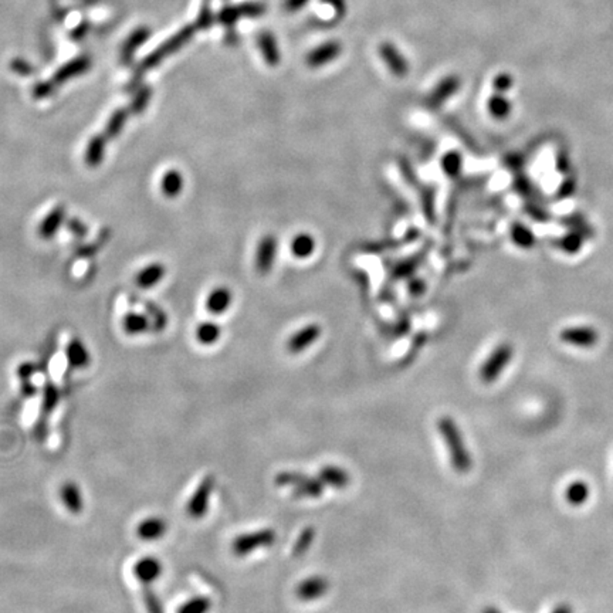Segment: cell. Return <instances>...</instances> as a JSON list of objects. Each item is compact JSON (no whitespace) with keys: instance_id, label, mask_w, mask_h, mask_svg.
I'll return each instance as SVG.
<instances>
[{"instance_id":"obj_9","label":"cell","mask_w":613,"mask_h":613,"mask_svg":"<svg viewBox=\"0 0 613 613\" xmlns=\"http://www.w3.org/2000/svg\"><path fill=\"white\" fill-rule=\"evenodd\" d=\"M137 535L140 540L152 543L163 538L168 533V523L158 516H151L140 521L137 526Z\"/></svg>"},{"instance_id":"obj_31","label":"cell","mask_w":613,"mask_h":613,"mask_svg":"<svg viewBox=\"0 0 613 613\" xmlns=\"http://www.w3.org/2000/svg\"><path fill=\"white\" fill-rule=\"evenodd\" d=\"M582 244H583V237L576 232L568 233L562 236L559 240V247L568 254H576L578 252H581Z\"/></svg>"},{"instance_id":"obj_2","label":"cell","mask_w":613,"mask_h":613,"mask_svg":"<svg viewBox=\"0 0 613 613\" xmlns=\"http://www.w3.org/2000/svg\"><path fill=\"white\" fill-rule=\"evenodd\" d=\"M514 357V348L508 342H502L497 345L491 354L487 357V359L483 362L480 368V378L484 383H493L497 380L504 369L508 366Z\"/></svg>"},{"instance_id":"obj_16","label":"cell","mask_w":613,"mask_h":613,"mask_svg":"<svg viewBox=\"0 0 613 613\" xmlns=\"http://www.w3.org/2000/svg\"><path fill=\"white\" fill-rule=\"evenodd\" d=\"M67 365L71 369H85L91 362L88 349L80 340H71L66 348Z\"/></svg>"},{"instance_id":"obj_10","label":"cell","mask_w":613,"mask_h":613,"mask_svg":"<svg viewBox=\"0 0 613 613\" xmlns=\"http://www.w3.org/2000/svg\"><path fill=\"white\" fill-rule=\"evenodd\" d=\"M60 500L64 508L73 516H78L84 509V495L81 487L74 481H66L60 487Z\"/></svg>"},{"instance_id":"obj_29","label":"cell","mask_w":613,"mask_h":613,"mask_svg":"<svg viewBox=\"0 0 613 613\" xmlns=\"http://www.w3.org/2000/svg\"><path fill=\"white\" fill-rule=\"evenodd\" d=\"M316 537V531L313 527H306L301 531V534L298 535V538L295 540V544L292 547V554L295 557H301L302 554H305L309 551V548L311 547L313 541Z\"/></svg>"},{"instance_id":"obj_3","label":"cell","mask_w":613,"mask_h":613,"mask_svg":"<svg viewBox=\"0 0 613 613\" xmlns=\"http://www.w3.org/2000/svg\"><path fill=\"white\" fill-rule=\"evenodd\" d=\"M215 488L213 476H204L197 484L196 490L192 493L186 502V513L192 520H200L208 514L211 497Z\"/></svg>"},{"instance_id":"obj_6","label":"cell","mask_w":613,"mask_h":613,"mask_svg":"<svg viewBox=\"0 0 613 613\" xmlns=\"http://www.w3.org/2000/svg\"><path fill=\"white\" fill-rule=\"evenodd\" d=\"M323 335V327L317 323L305 324L298 331H295L287 341V351L290 354H301L305 349L311 348Z\"/></svg>"},{"instance_id":"obj_18","label":"cell","mask_w":613,"mask_h":613,"mask_svg":"<svg viewBox=\"0 0 613 613\" xmlns=\"http://www.w3.org/2000/svg\"><path fill=\"white\" fill-rule=\"evenodd\" d=\"M60 400V390L56 385H53L51 382H47V385L44 386V393H43V402H42V416L40 421L37 423V431L40 428H44L46 425V419L49 418V415L54 411V407L57 406Z\"/></svg>"},{"instance_id":"obj_21","label":"cell","mask_w":613,"mask_h":613,"mask_svg":"<svg viewBox=\"0 0 613 613\" xmlns=\"http://www.w3.org/2000/svg\"><path fill=\"white\" fill-rule=\"evenodd\" d=\"M320 478L323 480L324 484H330L331 487H335L338 490L345 488L351 481L349 474L344 469L335 466L323 467L320 470Z\"/></svg>"},{"instance_id":"obj_7","label":"cell","mask_w":613,"mask_h":613,"mask_svg":"<svg viewBox=\"0 0 613 613\" xmlns=\"http://www.w3.org/2000/svg\"><path fill=\"white\" fill-rule=\"evenodd\" d=\"M562 342L578 347V348H592L599 341V334L593 327L589 326H575L564 328L559 334Z\"/></svg>"},{"instance_id":"obj_37","label":"cell","mask_w":613,"mask_h":613,"mask_svg":"<svg viewBox=\"0 0 613 613\" xmlns=\"http://www.w3.org/2000/svg\"><path fill=\"white\" fill-rule=\"evenodd\" d=\"M35 372H36V365H35V364H30V362H26V364H22V365L19 366V369H18V376H19L20 382H29V380L32 379V376H33Z\"/></svg>"},{"instance_id":"obj_23","label":"cell","mask_w":613,"mask_h":613,"mask_svg":"<svg viewBox=\"0 0 613 613\" xmlns=\"http://www.w3.org/2000/svg\"><path fill=\"white\" fill-rule=\"evenodd\" d=\"M324 493V483L318 477H309L306 476L299 484L292 487V495L298 498L304 497H320Z\"/></svg>"},{"instance_id":"obj_40","label":"cell","mask_w":613,"mask_h":613,"mask_svg":"<svg viewBox=\"0 0 613 613\" xmlns=\"http://www.w3.org/2000/svg\"><path fill=\"white\" fill-rule=\"evenodd\" d=\"M552 613H574V612L569 605H559L552 610Z\"/></svg>"},{"instance_id":"obj_4","label":"cell","mask_w":613,"mask_h":613,"mask_svg":"<svg viewBox=\"0 0 613 613\" xmlns=\"http://www.w3.org/2000/svg\"><path fill=\"white\" fill-rule=\"evenodd\" d=\"M277 540L274 530H260L254 533H246L235 538L232 544V551L236 557H246L256 550L271 547Z\"/></svg>"},{"instance_id":"obj_33","label":"cell","mask_w":613,"mask_h":613,"mask_svg":"<svg viewBox=\"0 0 613 613\" xmlns=\"http://www.w3.org/2000/svg\"><path fill=\"white\" fill-rule=\"evenodd\" d=\"M142 600L148 613H165L159 597L151 586H142Z\"/></svg>"},{"instance_id":"obj_39","label":"cell","mask_w":613,"mask_h":613,"mask_svg":"<svg viewBox=\"0 0 613 613\" xmlns=\"http://www.w3.org/2000/svg\"><path fill=\"white\" fill-rule=\"evenodd\" d=\"M574 187H575L574 180H572V179L566 180V182L564 183V186L561 187V190H559V193H562L561 196H569V194L574 192Z\"/></svg>"},{"instance_id":"obj_5","label":"cell","mask_w":613,"mask_h":613,"mask_svg":"<svg viewBox=\"0 0 613 613\" xmlns=\"http://www.w3.org/2000/svg\"><path fill=\"white\" fill-rule=\"evenodd\" d=\"M277 256H278V239L271 233H267L263 237H260L254 254V266L257 273L261 275H267L274 268Z\"/></svg>"},{"instance_id":"obj_30","label":"cell","mask_w":613,"mask_h":613,"mask_svg":"<svg viewBox=\"0 0 613 613\" xmlns=\"http://www.w3.org/2000/svg\"><path fill=\"white\" fill-rule=\"evenodd\" d=\"M511 109H513V107H511L508 99H505L501 95L493 97L490 99V102H488V110H490L491 116L494 118H497V120L507 118L509 116V113H511Z\"/></svg>"},{"instance_id":"obj_20","label":"cell","mask_w":613,"mask_h":613,"mask_svg":"<svg viewBox=\"0 0 613 613\" xmlns=\"http://www.w3.org/2000/svg\"><path fill=\"white\" fill-rule=\"evenodd\" d=\"M149 327H151L149 317L135 311L127 313L123 318V328L128 335L145 334L149 331Z\"/></svg>"},{"instance_id":"obj_12","label":"cell","mask_w":613,"mask_h":613,"mask_svg":"<svg viewBox=\"0 0 613 613\" xmlns=\"http://www.w3.org/2000/svg\"><path fill=\"white\" fill-rule=\"evenodd\" d=\"M66 221V208L63 204L54 206L39 226V235L43 240H51Z\"/></svg>"},{"instance_id":"obj_17","label":"cell","mask_w":613,"mask_h":613,"mask_svg":"<svg viewBox=\"0 0 613 613\" xmlns=\"http://www.w3.org/2000/svg\"><path fill=\"white\" fill-rule=\"evenodd\" d=\"M166 268L162 263H152L144 267L135 277V283L142 290H149L163 280Z\"/></svg>"},{"instance_id":"obj_36","label":"cell","mask_w":613,"mask_h":613,"mask_svg":"<svg viewBox=\"0 0 613 613\" xmlns=\"http://www.w3.org/2000/svg\"><path fill=\"white\" fill-rule=\"evenodd\" d=\"M67 229L75 236V237H84L85 235H87V232H88V229H87V226L80 221V219H75V218H71V219H68L67 221Z\"/></svg>"},{"instance_id":"obj_28","label":"cell","mask_w":613,"mask_h":613,"mask_svg":"<svg viewBox=\"0 0 613 613\" xmlns=\"http://www.w3.org/2000/svg\"><path fill=\"white\" fill-rule=\"evenodd\" d=\"M442 172L450 178H456L462 173L463 169V156L457 151L446 152L440 159Z\"/></svg>"},{"instance_id":"obj_13","label":"cell","mask_w":613,"mask_h":613,"mask_svg":"<svg viewBox=\"0 0 613 613\" xmlns=\"http://www.w3.org/2000/svg\"><path fill=\"white\" fill-rule=\"evenodd\" d=\"M233 302V292L228 287H216L206 299V309L213 316L225 314Z\"/></svg>"},{"instance_id":"obj_26","label":"cell","mask_w":613,"mask_h":613,"mask_svg":"<svg viewBox=\"0 0 613 613\" xmlns=\"http://www.w3.org/2000/svg\"><path fill=\"white\" fill-rule=\"evenodd\" d=\"M509 237L521 249H531L535 244V235L523 223H514L511 226Z\"/></svg>"},{"instance_id":"obj_25","label":"cell","mask_w":613,"mask_h":613,"mask_svg":"<svg viewBox=\"0 0 613 613\" xmlns=\"http://www.w3.org/2000/svg\"><path fill=\"white\" fill-rule=\"evenodd\" d=\"M212 609V600L208 596H192L182 602L176 609V613H209Z\"/></svg>"},{"instance_id":"obj_8","label":"cell","mask_w":613,"mask_h":613,"mask_svg":"<svg viewBox=\"0 0 613 613\" xmlns=\"http://www.w3.org/2000/svg\"><path fill=\"white\" fill-rule=\"evenodd\" d=\"M163 572L162 562L154 555H147L140 558L132 566V575L142 586H151L155 581L161 578Z\"/></svg>"},{"instance_id":"obj_27","label":"cell","mask_w":613,"mask_h":613,"mask_svg":"<svg viewBox=\"0 0 613 613\" xmlns=\"http://www.w3.org/2000/svg\"><path fill=\"white\" fill-rule=\"evenodd\" d=\"M130 113H132L131 109L130 110H118L111 116V118L106 127V131H104V137L107 138V141H113L121 134V131H123V128L130 117Z\"/></svg>"},{"instance_id":"obj_1","label":"cell","mask_w":613,"mask_h":613,"mask_svg":"<svg viewBox=\"0 0 613 613\" xmlns=\"http://www.w3.org/2000/svg\"><path fill=\"white\" fill-rule=\"evenodd\" d=\"M438 429L446 442L453 469L462 474L469 473L473 467V460L457 423L450 416H442L438 422Z\"/></svg>"},{"instance_id":"obj_11","label":"cell","mask_w":613,"mask_h":613,"mask_svg":"<svg viewBox=\"0 0 613 613\" xmlns=\"http://www.w3.org/2000/svg\"><path fill=\"white\" fill-rule=\"evenodd\" d=\"M330 583L324 576H311L309 579H304L295 589V593L298 599L301 600H314L321 596H324L328 592Z\"/></svg>"},{"instance_id":"obj_14","label":"cell","mask_w":613,"mask_h":613,"mask_svg":"<svg viewBox=\"0 0 613 613\" xmlns=\"http://www.w3.org/2000/svg\"><path fill=\"white\" fill-rule=\"evenodd\" d=\"M317 249L316 237L309 232L297 233L290 242V252L298 260L310 259Z\"/></svg>"},{"instance_id":"obj_24","label":"cell","mask_w":613,"mask_h":613,"mask_svg":"<svg viewBox=\"0 0 613 613\" xmlns=\"http://www.w3.org/2000/svg\"><path fill=\"white\" fill-rule=\"evenodd\" d=\"M589 494H590L589 485L585 481L578 480V481L571 483L566 487V490H565V500L571 505L579 507V505H583L588 501Z\"/></svg>"},{"instance_id":"obj_38","label":"cell","mask_w":613,"mask_h":613,"mask_svg":"<svg viewBox=\"0 0 613 613\" xmlns=\"http://www.w3.org/2000/svg\"><path fill=\"white\" fill-rule=\"evenodd\" d=\"M557 166H558V169H559L561 172H566V169H569V158H568L566 154L561 152V154L557 156Z\"/></svg>"},{"instance_id":"obj_41","label":"cell","mask_w":613,"mask_h":613,"mask_svg":"<svg viewBox=\"0 0 613 613\" xmlns=\"http://www.w3.org/2000/svg\"><path fill=\"white\" fill-rule=\"evenodd\" d=\"M483 613H501L498 609H495V607H485L484 610H483Z\"/></svg>"},{"instance_id":"obj_22","label":"cell","mask_w":613,"mask_h":613,"mask_svg":"<svg viewBox=\"0 0 613 613\" xmlns=\"http://www.w3.org/2000/svg\"><path fill=\"white\" fill-rule=\"evenodd\" d=\"M222 335V328L218 323L213 321H204L199 324L196 328V340L200 345L211 347L215 345Z\"/></svg>"},{"instance_id":"obj_35","label":"cell","mask_w":613,"mask_h":613,"mask_svg":"<svg viewBox=\"0 0 613 613\" xmlns=\"http://www.w3.org/2000/svg\"><path fill=\"white\" fill-rule=\"evenodd\" d=\"M151 97V89L149 88H144L138 92V95L135 97L132 106H131V111L140 114L141 111H144V109L148 106V101Z\"/></svg>"},{"instance_id":"obj_15","label":"cell","mask_w":613,"mask_h":613,"mask_svg":"<svg viewBox=\"0 0 613 613\" xmlns=\"http://www.w3.org/2000/svg\"><path fill=\"white\" fill-rule=\"evenodd\" d=\"M107 142L109 141L104 137V134H97L88 141L84 154V161L89 168H97L102 163V161H104Z\"/></svg>"},{"instance_id":"obj_19","label":"cell","mask_w":613,"mask_h":613,"mask_svg":"<svg viewBox=\"0 0 613 613\" xmlns=\"http://www.w3.org/2000/svg\"><path fill=\"white\" fill-rule=\"evenodd\" d=\"M185 186L183 175L178 169H169L163 176L161 182V189L163 196L168 199H175L180 194Z\"/></svg>"},{"instance_id":"obj_32","label":"cell","mask_w":613,"mask_h":613,"mask_svg":"<svg viewBox=\"0 0 613 613\" xmlns=\"http://www.w3.org/2000/svg\"><path fill=\"white\" fill-rule=\"evenodd\" d=\"M145 310L148 311L149 318L152 320V327H154V330H155L156 333L163 331V328L166 327V323H168L165 313L159 309V306H156V305H155L154 302H151V301L145 302Z\"/></svg>"},{"instance_id":"obj_34","label":"cell","mask_w":613,"mask_h":613,"mask_svg":"<svg viewBox=\"0 0 613 613\" xmlns=\"http://www.w3.org/2000/svg\"><path fill=\"white\" fill-rule=\"evenodd\" d=\"M306 476L302 473H297V471H281L275 476V484L280 487H295L297 484H299Z\"/></svg>"}]
</instances>
